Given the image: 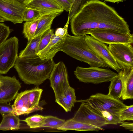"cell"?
Masks as SVG:
<instances>
[{
	"label": "cell",
	"mask_w": 133,
	"mask_h": 133,
	"mask_svg": "<svg viewBox=\"0 0 133 133\" xmlns=\"http://www.w3.org/2000/svg\"><path fill=\"white\" fill-rule=\"evenodd\" d=\"M45 116L36 114L29 116L22 121L26 122L27 125L31 129L42 128L44 124Z\"/></svg>",
	"instance_id": "484cf974"
},
{
	"label": "cell",
	"mask_w": 133,
	"mask_h": 133,
	"mask_svg": "<svg viewBox=\"0 0 133 133\" xmlns=\"http://www.w3.org/2000/svg\"><path fill=\"white\" fill-rule=\"evenodd\" d=\"M22 3L23 4V3L24 2V1H25V0H16Z\"/></svg>",
	"instance_id": "74e56055"
},
{
	"label": "cell",
	"mask_w": 133,
	"mask_h": 133,
	"mask_svg": "<svg viewBox=\"0 0 133 133\" xmlns=\"http://www.w3.org/2000/svg\"><path fill=\"white\" fill-rule=\"evenodd\" d=\"M70 20L68 17L64 28H59L56 29L48 45L37 53L38 56L43 59H53L56 53L60 51L65 43L68 34V29Z\"/></svg>",
	"instance_id": "9c48e42d"
},
{
	"label": "cell",
	"mask_w": 133,
	"mask_h": 133,
	"mask_svg": "<svg viewBox=\"0 0 133 133\" xmlns=\"http://www.w3.org/2000/svg\"><path fill=\"white\" fill-rule=\"evenodd\" d=\"M85 41L91 49L108 65L118 73L121 68L109 49L107 45L89 35H85Z\"/></svg>",
	"instance_id": "30bf717a"
},
{
	"label": "cell",
	"mask_w": 133,
	"mask_h": 133,
	"mask_svg": "<svg viewBox=\"0 0 133 133\" xmlns=\"http://www.w3.org/2000/svg\"><path fill=\"white\" fill-rule=\"evenodd\" d=\"M48 79L54 92L55 99L63 95L70 86L67 70L62 61L55 64Z\"/></svg>",
	"instance_id": "ba28073f"
},
{
	"label": "cell",
	"mask_w": 133,
	"mask_h": 133,
	"mask_svg": "<svg viewBox=\"0 0 133 133\" xmlns=\"http://www.w3.org/2000/svg\"><path fill=\"white\" fill-rule=\"evenodd\" d=\"M125 0H104L105 1L109 2L112 3H118L120 2H122Z\"/></svg>",
	"instance_id": "d590c367"
},
{
	"label": "cell",
	"mask_w": 133,
	"mask_h": 133,
	"mask_svg": "<svg viewBox=\"0 0 133 133\" xmlns=\"http://www.w3.org/2000/svg\"><path fill=\"white\" fill-rule=\"evenodd\" d=\"M43 14L40 11L35 9L26 7L23 13V21H31L37 19Z\"/></svg>",
	"instance_id": "83f0119b"
},
{
	"label": "cell",
	"mask_w": 133,
	"mask_h": 133,
	"mask_svg": "<svg viewBox=\"0 0 133 133\" xmlns=\"http://www.w3.org/2000/svg\"><path fill=\"white\" fill-rule=\"evenodd\" d=\"M87 34L108 44L119 43L132 44L133 43V35L130 32L123 33L111 29L97 28L86 31L84 35Z\"/></svg>",
	"instance_id": "52a82bcc"
},
{
	"label": "cell",
	"mask_w": 133,
	"mask_h": 133,
	"mask_svg": "<svg viewBox=\"0 0 133 133\" xmlns=\"http://www.w3.org/2000/svg\"><path fill=\"white\" fill-rule=\"evenodd\" d=\"M41 17L31 21L25 22L24 23L23 33L28 42L33 38Z\"/></svg>",
	"instance_id": "d4e9b609"
},
{
	"label": "cell",
	"mask_w": 133,
	"mask_h": 133,
	"mask_svg": "<svg viewBox=\"0 0 133 133\" xmlns=\"http://www.w3.org/2000/svg\"><path fill=\"white\" fill-rule=\"evenodd\" d=\"M110 81L108 95L114 99H119L121 97L122 91L121 74L120 71Z\"/></svg>",
	"instance_id": "603a6c76"
},
{
	"label": "cell",
	"mask_w": 133,
	"mask_h": 133,
	"mask_svg": "<svg viewBox=\"0 0 133 133\" xmlns=\"http://www.w3.org/2000/svg\"><path fill=\"white\" fill-rule=\"evenodd\" d=\"M57 130L64 131L69 130L98 131L104 129L102 127L82 123L71 118L65 121L64 124Z\"/></svg>",
	"instance_id": "ac0fdd59"
},
{
	"label": "cell",
	"mask_w": 133,
	"mask_h": 133,
	"mask_svg": "<svg viewBox=\"0 0 133 133\" xmlns=\"http://www.w3.org/2000/svg\"><path fill=\"white\" fill-rule=\"evenodd\" d=\"M23 4L26 7L36 9L43 14L56 12L61 14L64 10L54 0H25Z\"/></svg>",
	"instance_id": "9a60e30c"
},
{
	"label": "cell",
	"mask_w": 133,
	"mask_h": 133,
	"mask_svg": "<svg viewBox=\"0 0 133 133\" xmlns=\"http://www.w3.org/2000/svg\"><path fill=\"white\" fill-rule=\"evenodd\" d=\"M72 119L82 123L99 127L107 125V121L104 118L84 102H82Z\"/></svg>",
	"instance_id": "4fadbf2b"
},
{
	"label": "cell",
	"mask_w": 133,
	"mask_h": 133,
	"mask_svg": "<svg viewBox=\"0 0 133 133\" xmlns=\"http://www.w3.org/2000/svg\"><path fill=\"white\" fill-rule=\"evenodd\" d=\"M132 44H111L108 48L121 70L133 67Z\"/></svg>",
	"instance_id": "7c38bea8"
},
{
	"label": "cell",
	"mask_w": 133,
	"mask_h": 133,
	"mask_svg": "<svg viewBox=\"0 0 133 133\" xmlns=\"http://www.w3.org/2000/svg\"><path fill=\"white\" fill-rule=\"evenodd\" d=\"M119 126L123 127L125 129L129 130L130 131H133V123L122 122Z\"/></svg>",
	"instance_id": "e575fe53"
},
{
	"label": "cell",
	"mask_w": 133,
	"mask_h": 133,
	"mask_svg": "<svg viewBox=\"0 0 133 133\" xmlns=\"http://www.w3.org/2000/svg\"><path fill=\"white\" fill-rule=\"evenodd\" d=\"M18 40L15 36L0 45V74H6L13 67L18 57Z\"/></svg>",
	"instance_id": "8992f818"
},
{
	"label": "cell",
	"mask_w": 133,
	"mask_h": 133,
	"mask_svg": "<svg viewBox=\"0 0 133 133\" xmlns=\"http://www.w3.org/2000/svg\"><path fill=\"white\" fill-rule=\"evenodd\" d=\"M76 78L85 83L98 84L110 81L117 74L109 68L77 66L74 72Z\"/></svg>",
	"instance_id": "5b68a950"
},
{
	"label": "cell",
	"mask_w": 133,
	"mask_h": 133,
	"mask_svg": "<svg viewBox=\"0 0 133 133\" xmlns=\"http://www.w3.org/2000/svg\"><path fill=\"white\" fill-rule=\"evenodd\" d=\"M30 90H25L18 93L12 105L13 113L19 116L28 114L34 111H38L30 108L28 105L29 96Z\"/></svg>",
	"instance_id": "2e32d148"
},
{
	"label": "cell",
	"mask_w": 133,
	"mask_h": 133,
	"mask_svg": "<svg viewBox=\"0 0 133 133\" xmlns=\"http://www.w3.org/2000/svg\"><path fill=\"white\" fill-rule=\"evenodd\" d=\"M60 14L56 12L43 14L40 18L33 38L42 35L46 31L51 28L53 20Z\"/></svg>",
	"instance_id": "44dd1931"
},
{
	"label": "cell",
	"mask_w": 133,
	"mask_h": 133,
	"mask_svg": "<svg viewBox=\"0 0 133 133\" xmlns=\"http://www.w3.org/2000/svg\"><path fill=\"white\" fill-rule=\"evenodd\" d=\"M54 34L53 30L50 28L42 35L38 49V52L43 50L48 45Z\"/></svg>",
	"instance_id": "f546056e"
},
{
	"label": "cell",
	"mask_w": 133,
	"mask_h": 133,
	"mask_svg": "<svg viewBox=\"0 0 133 133\" xmlns=\"http://www.w3.org/2000/svg\"><path fill=\"white\" fill-rule=\"evenodd\" d=\"M90 0H72V5L68 17L70 20L85 4Z\"/></svg>",
	"instance_id": "4dcf8cb0"
},
{
	"label": "cell",
	"mask_w": 133,
	"mask_h": 133,
	"mask_svg": "<svg viewBox=\"0 0 133 133\" xmlns=\"http://www.w3.org/2000/svg\"><path fill=\"white\" fill-rule=\"evenodd\" d=\"M2 120L0 123V130H16L20 129L21 120L18 116L13 112L1 114Z\"/></svg>",
	"instance_id": "ffe728a7"
},
{
	"label": "cell",
	"mask_w": 133,
	"mask_h": 133,
	"mask_svg": "<svg viewBox=\"0 0 133 133\" xmlns=\"http://www.w3.org/2000/svg\"><path fill=\"white\" fill-rule=\"evenodd\" d=\"M123 100L133 98V67L121 70Z\"/></svg>",
	"instance_id": "e0dca14e"
},
{
	"label": "cell",
	"mask_w": 133,
	"mask_h": 133,
	"mask_svg": "<svg viewBox=\"0 0 133 133\" xmlns=\"http://www.w3.org/2000/svg\"><path fill=\"white\" fill-rule=\"evenodd\" d=\"M8 112L13 113L12 105L9 104L7 102L0 101V114H1Z\"/></svg>",
	"instance_id": "836d02e7"
},
{
	"label": "cell",
	"mask_w": 133,
	"mask_h": 133,
	"mask_svg": "<svg viewBox=\"0 0 133 133\" xmlns=\"http://www.w3.org/2000/svg\"><path fill=\"white\" fill-rule=\"evenodd\" d=\"M43 90L36 87L30 90L29 96L28 105L29 108L39 110H42L43 108L39 105V100Z\"/></svg>",
	"instance_id": "cb8c5ba5"
},
{
	"label": "cell",
	"mask_w": 133,
	"mask_h": 133,
	"mask_svg": "<svg viewBox=\"0 0 133 133\" xmlns=\"http://www.w3.org/2000/svg\"><path fill=\"white\" fill-rule=\"evenodd\" d=\"M55 64L53 59L18 56L14 67L25 83L39 86L49 79Z\"/></svg>",
	"instance_id": "7a4b0ae2"
},
{
	"label": "cell",
	"mask_w": 133,
	"mask_h": 133,
	"mask_svg": "<svg viewBox=\"0 0 133 133\" xmlns=\"http://www.w3.org/2000/svg\"><path fill=\"white\" fill-rule=\"evenodd\" d=\"M42 35L34 38L28 42L26 48L19 54L20 57H34L38 56V49Z\"/></svg>",
	"instance_id": "7402d4cb"
},
{
	"label": "cell",
	"mask_w": 133,
	"mask_h": 133,
	"mask_svg": "<svg viewBox=\"0 0 133 133\" xmlns=\"http://www.w3.org/2000/svg\"><path fill=\"white\" fill-rule=\"evenodd\" d=\"M21 87V83L15 76L0 75V101L8 103L13 100Z\"/></svg>",
	"instance_id": "5bb4252c"
},
{
	"label": "cell",
	"mask_w": 133,
	"mask_h": 133,
	"mask_svg": "<svg viewBox=\"0 0 133 133\" xmlns=\"http://www.w3.org/2000/svg\"><path fill=\"white\" fill-rule=\"evenodd\" d=\"M5 19L0 16V23L3 22L5 21Z\"/></svg>",
	"instance_id": "8d00e7d4"
},
{
	"label": "cell",
	"mask_w": 133,
	"mask_h": 133,
	"mask_svg": "<svg viewBox=\"0 0 133 133\" xmlns=\"http://www.w3.org/2000/svg\"><path fill=\"white\" fill-rule=\"evenodd\" d=\"M62 8L67 12L71 11L72 5V0H54Z\"/></svg>",
	"instance_id": "d6a6232c"
},
{
	"label": "cell",
	"mask_w": 133,
	"mask_h": 133,
	"mask_svg": "<svg viewBox=\"0 0 133 133\" xmlns=\"http://www.w3.org/2000/svg\"><path fill=\"white\" fill-rule=\"evenodd\" d=\"M45 119L44 124L42 128H49L57 129L61 127L64 123V119L51 115L45 116Z\"/></svg>",
	"instance_id": "4316f807"
},
{
	"label": "cell",
	"mask_w": 133,
	"mask_h": 133,
	"mask_svg": "<svg viewBox=\"0 0 133 133\" xmlns=\"http://www.w3.org/2000/svg\"><path fill=\"white\" fill-rule=\"evenodd\" d=\"M118 117L122 122L126 120L133 121V105L126 106L118 113Z\"/></svg>",
	"instance_id": "f1b7e54d"
},
{
	"label": "cell",
	"mask_w": 133,
	"mask_h": 133,
	"mask_svg": "<svg viewBox=\"0 0 133 133\" xmlns=\"http://www.w3.org/2000/svg\"><path fill=\"white\" fill-rule=\"evenodd\" d=\"M71 29L75 36L84 35L94 29L130 33L127 23L112 7L99 0H90L71 18Z\"/></svg>",
	"instance_id": "6da1fadb"
},
{
	"label": "cell",
	"mask_w": 133,
	"mask_h": 133,
	"mask_svg": "<svg viewBox=\"0 0 133 133\" xmlns=\"http://www.w3.org/2000/svg\"><path fill=\"white\" fill-rule=\"evenodd\" d=\"M10 32L9 26L2 22L0 23V45L6 40Z\"/></svg>",
	"instance_id": "1f68e13d"
},
{
	"label": "cell",
	"mask_w": 133,
	"mask_h": 133,
	"mask_svg": "<svg viewBox=\"0 0 133 133\" xmlns=\"http://www.w3.org/2000/svg\"><path fill=\"white\" fill-rule=\"evenodd\" d=\"M26 7L16 0H0V16L14 24L23 21V13Z\"/></svg>",
	"instance_id": "8fae6325"
},
{
	"label": "cell",
	"mask_w": 133,
	"mask_h": 133,
	"mask_svg": "<svg viewBox=\"0 0 133 133\" xmlns=\"http://www.w3.org/2000/svg\"><path fill=\"white\" fill-rule=\"evenodd\" d=\"M77 101L87 104L106 120L107 125L120 124L121 122L118 118V114L126 106L119 99L99 93L91 96L87 99Z\"/></svg>",
	"instance_id": "277c9868"
},
{
	"label": "cell",
	"mask_w": 133,
	"mask_h": 133,
	"mask_svg": "<svg viewBox=\"0 0 133 133\" xmlns=\"http://www.w3.org/2000/svg\"><path fill=\"white\" fill-rule=\"evenodd\" d=\"M62 51L71 57L88 64L90 66L109 68L108 65L91 49L85 39V35L71 36L68 34Z\"/></svg>",
	"instance_id": "3957f363"
},
{
	"label": "cell",
	"mask_w": 133,
	"mask_h": 133,
	"mask_svg": "<svg viewBox=\"0 0 133 133\" xmlns=\"http://www.w3.org/2000/svg\"><path fill=\"white\" fill-rule=\"evenodd\" d=\"M55 102L66 112L70 111L77 102L75 89L70 86L63 95L55 99Z\"/></svg>",
	"instance_id": "d6986e66"
}]
</instances>
